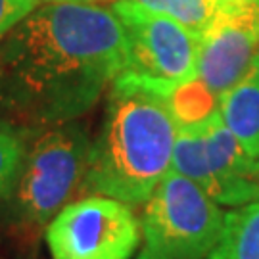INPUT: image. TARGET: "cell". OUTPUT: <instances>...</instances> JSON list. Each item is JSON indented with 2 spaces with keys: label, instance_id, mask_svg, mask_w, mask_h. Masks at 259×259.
<instances>
[{
  "label": "cell",
  "instance_id": "9",
  "mask_svg": "<svg viewBox=\"0 0 259 259\" xmlns=\"http://www.w3.org/2000/svg\"><path fill=\"white\" fill-rule=\"evenodd\" d=\"M219 113L246 152L259 159V52L240 81L219 96Z\"/></svg>",
  "mask_w": 259,
  "mask_h": 259
},
{
  "label": "cell",
  "instance_id": "8",
  "mask_svg": "<svg viewBox=\"0 0 259 259\" xmlns=\"http://www.w3.org/2000/svg\"><path fill=\"white\" fill-rule=\"evenodd\" d=\"M259 52V0L227 2L200 37L198 81L213 96H221L250 67Z\"/></svg>",
  "mask_w": 259,
  "mask_h": 259
},
{
  "label": "cell",
  "instance_id": "15",
  "mask_svg": "<svg viewBox=\"0 0 259 259\" xmlns=\"http://www.w3.org/2000/svg\"><path fill=\"white\" fill-rule=\"evenodd\" d=\"M137 259H156V257H152V255H150L148 251H146V250H142V251H140V253H139V257H137Z\"/></svg>",
  "mask_w": 259,
  "mask_h": 259
},
{
  "label": "cell",
  "instance_id": "12",
  "mask_svg": "<svg viewBox=\"0 0 259 259\" xmlns=\"http://www.w3.org/2000/svg\"><path fill=\"white\" fill-rule=\"evenodd\" d=\"M23 152H25V146L21 144L16 133L0 129V202L8 198L10 190L16 183Z\"/></svg>",
  "mask_w": 259,
  "mask_h": 259
},
{
  "label": "cell",
  "instance_id": "11",
  "mask_svg": "<svg viewBox=\"0 0 259 259\" xmlns=\"http://www.w3.org/2000/svg\"><path fill=\"white\" fill-rule=\"evenodd\" d=\"M144 8L163 14L196 35H204L227 2L223 0H135Z\"/></svg>",
  "mask_w": 259,
  "mask_h": 259
},
{
  "label": "cell",
  "instance_id": "7",
  "mask_svg": "<svg viewBox=\"0 0 259 259\" xmlns=\"http://www.w3.org/2000/svg\"><path fill=\"white\" fill-rule=\"evenodd\" d=\"M111 10L127 37L129 64L125 71L173 84L198 79L200 35L135 0H115Z\"/></svg>",
  "mask_w": 259,
  "mask_h": 259
},
{
  "label": "cell",
  "instance_id": "13",
  "mask_svg": "<svg viewBox=\"0 0 259 259\" xmlns=\"http://www.w3.org/2000/svg\"><path fill=\"white\" fill-rule=\"evenodd\" d=\"M38 4V0H0V42Z\"/></svg>",
  "mask_w": 259,
  "mask_h": 259
},
{
  "label": "cell",
  "instance_id": "4",
  "mask_svg": "<svg viewBox=\"0 0 259 259\" xmlns=\"http://www.w3.org/2000/svg\"><path fill=\"white\" fill-rule=\"evenodd\" d=\"M221 205L171 169L144 204V250L156 259H204L225 229Z\"/></svg>",
  "mask_w": 259,
  "mask_h": 259
},
{
  "label": "cell",
  "instance_id": "3",
  "mask_svg": "<svg viewBox=\"0 0 259 259\" xmlns=\"http://www.w3.org/2000/svg\"><path fill=\"white\" fill-rule=\"evenodd\" d=\"M89 133L79 121L40 131L25 148L16 183L10 190V207L19 225L38 229L83 186L91 154Z\"/></svg>",
  "mask_w": 259,
  "mask_h": 259
},
{
  "label": "cell",
  "instance_id": "16",
  "mask_svg": "<svg viewBox=\"0 0 259 259\" xmlns=\"http://www.w3.org/2000/svg\"><path fill=\"white\" fill-rule=\"evenodd\" d=\"M223 2H255V0H223Z\"/></svg>",
  "mask_w": 259,
  "mask_h": 259
},
{
  "label": "cell",
  "instance_id": "2",
  "mask_svg": "<svg viewBox=\"0 0 259 259\" xmlns=\"http://www.w3.org/2000/svg\"><path fill=\"white\" fill-rule=\"evenodd\" d=\"M173 87L133 71H123L111 83L81 190L131 207L148 202L173 169L179 133L169 102Z\"/></svg>",
  "mask_w": 259,
  "mask_h": 259
},
{
  "label": "cell",
  "instance_id": "14",
  "mask_svg": "<svg viewBox=\"0 0 259 259\" xmlns=\"http://www.w3.org/2000/svg\"><path fill=\"white\" fill-rule=\"evenodd\" d=\"M40 4H48V2H94V0H38Z\"/></svg>",
  "mask_w": 259,
  "mask_h": 259
},
{
  "label": "cell",
  "instance_id": "1",
  "mask_svg": "<svg viewBox=\"0 0 259 259\" xmlns=\"http://www.w3.org/2000/svg\"><path fill=\"white\" fill-rule=\"evenodd\" d=\"M127 64L125 29L111 8L38 4L0 42V121L38 133L77 121Z\"/></svg>",
  "mask_w": 259,
  "mask_h": 259
},
{
  "label": "cell",
  "instance_id": "10",
  "mask_svg": "<svg viewBox=\"0 0 259 259\" xmlns=\"http://www.w3.org/2000/svg\"><path fill=\"white\" fill-rule=\"evenodd\" d=\"M204 259H259V200L227 211L221 238Z\"/></svg>",
  "mask_w": 259,
  "mask_h": 259
},
{
  "label": "cell",
  "instance_id": "5",
  "mask_svg": "<svg viewBox=\"0 0 259 259\" xmlns=\"http://www.w3.org/2000/svg\"><path fill=\"white\" fill-rule=\"evenodd\" d=\"M173 169L219 205L240 207L259 200V159L246 152L219 110L198 123L179 125Z\"/></svg>",
  "mask_w": 259,
  "mask_h": 259
},
{
  "label": "cell",
  "instance_id": "6",
  "mask_svg": "<svg viewBox=\"0 0 259 259\" xmlns=\"http://www.w3.org/2000/svg\"><path fill=\"white\" fill-rule=\"evenodd\" d=\"M45 238L52 259H131L142 227L131 205L94 194L64 205Z\"/></svg>",
  "mask_w": 259,
  "mask_h": 259
}]
</instances>
